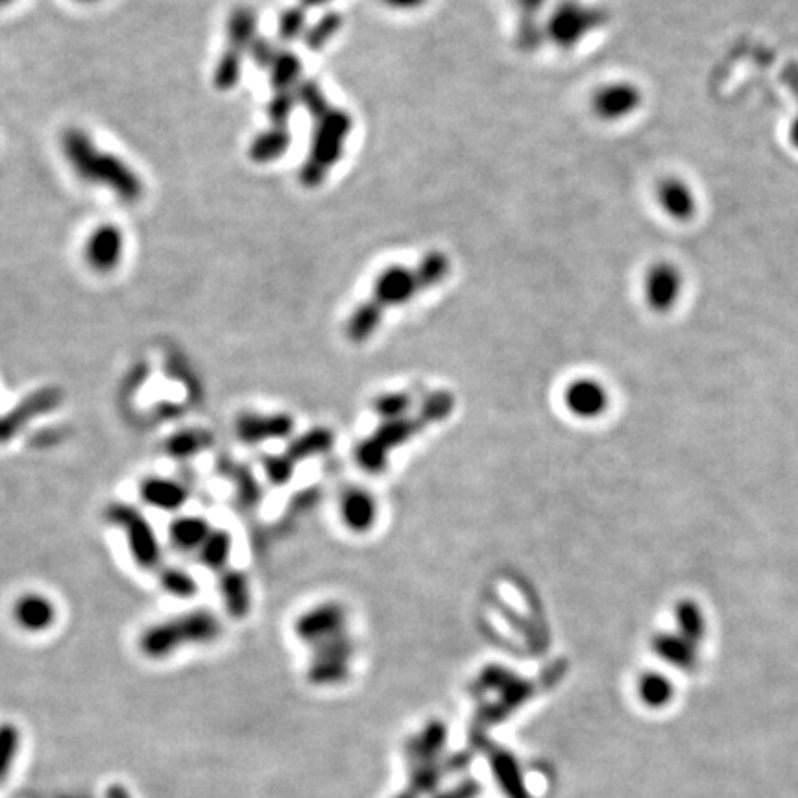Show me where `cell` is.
<instances>
[{
	"label": "cell",
	"instance_id": "obj_39",
	"mask_svg": "<svg viewBox=\"0 0 798 798\" xmlns=\"http://www.w3.org/2000/svg\"><path fill=\"white\" fill-rule=\"evenodd\" d=\"M549 0H514L520 19H538V13Z\"/></svg>",
	"mask_w": 798,
	"mask_h": 798
},
{
	"label": "cell",
	"instance_id": "obj_32",
	"mask_svg": "<svg viewBox=\"0 0 798 798\" xmlns=\"http://www.w3.org/2000/svg\"><path fill=\"white\" fill-rule=\"evenodd\" d=\"M294 91H296L298 102L315 117V121H320L326 113H329L331 106L327 102L326 95L322 93L320 85L313 82V80H307V82L296 85Z\"/></svg>",
	"mask_w": 798,
	"mask_h": 798
},
{
	"label": "cell",
	"instance_id": "obj_17",
	"mask_svg": "<svg viewBox=\"0 0 798 798\" xmlns=\"http://www.w3.org/2000/svg\"><path fill=\"white\" fill-rule=\"evenodd\" d=\"M446 739H448V726L442 721H429L416 736L409 739L405 747L409 765L438 762L440 754L446 749Z\"/></svg>",
	"mask_w": 798,
	"mask_h": 798
},
{
	"label": "cell",
	"instance_id": "obj_44",
	"mask_svg": "<svg viewBox=\"0 0 798 798\" xmlns=\"http://www.w3.org/2000/svg\"><path fill=\"white\" fill-rule=\"evenodd\" d=\"M303 6H309V8H315V6H324L327 2H331V0H302Z\"/></svg>",
	"mask_w": 798,
	"mask_h": 798
},
{
	"label": "cell",
	"instance_id": "obj_14",
	"mask_svg": "<svg viewBox=\"0 0 798 798\" xmlns=\"http://www.w3.org/2000/svg\"><path fill=\"white\" fill-rule=\"evenodd\" d=\"M564 403L573 416L581 420H595L608 409V392L599 381L581 377L569 383L564 392Z\"/></svg>",
	"mask_w": 798,
	"mask_h": 798
},
{
	"label": "cell",
	"instance_id": "obj_5",
	"mask_svg": "<svg viewBox=\"0 0 798 798\" xmlns=\"http://www.w3.org/2000/svg\"><path fill=\"white\" fill-rule=\"evenodd\" d=\"M351 126L350 115L342 109L331 108L320 121H316L311 152L300 170V180L305 187H318L324 183L327 172L342 156Z\"/></svg>",
	"mask_w": 798,
	"mask_h": 798
},
{
	"label": "cell",
	"instance_id": "obj_37",
	"mask_svg": "<svg viewBox=\"0 0 798 798\" xmlns=\"http://www.w3.org/2000/svg\"><path fill=\"white\" fill-rule=\"evenodd\" d=\"M250 52H252V58H254L255 63L259 67L266 69V67H272V63L278 58L279 50L263 37H255V41L250 47Z\"/></svg>",
	"mask_w": 798,
	"mask_h": 798
},
{
	"label": "cell",
	"instance_id": "obj_28",
	"mask_svg": "<svg viewBox=\"0 0 798 798\" xmlns=\"http://www.w3.org/2000/svg\"><path fill=\"white\" fill-rule=\"evenodd\" d=\"M342 25H344V19L340 13L329 12L324 17H320L315 25L305 32L307 49L315 50V52L324 49L327 43L339 34Z\"/></svg>",
	"mask_w": 798,
	"mask_h": 798
},
{
	"label": "cell",
	"instance_id": "obj_36",
	"mask_svg": "<svg viewBox=\"0 0 798 798\" xmlns=\"http://www.w3.org/2000/svg\"><path fill=\"white\" fill-rule=\"evenodd\" d=\"M307 17L302 8H289L279 15L278 34L283 41H292L296 37L305 36Z\"/></svg>",
	"mask_w": 798,
	"mask_h": 798
},
{
	"label": "cell",
	"instance_id": "obj_35",
	"mask_svg": "<svg viewBox=\"0 0 798 798\" xmlns=\"http://www.w3.org/2000/svg\"><path fill=\"white\" fill-rule=\"evenodd\" d=\"M296 91H278L268 104V117L274 122V126H287V121L291 117L292 109L296 106Z\"/></svg>",
	"mask_w": 798,
	"mask_h": 798
},
{
	"label": "cell",
	"instance_id": "obj_34",
	"mask_svg": "<svg viewBox=\"0 0 798 798\" xmlns=\"http://www.w3.org/2000/svg\"><path fill=\"white\" fill-rule=\"evenodd\" d=\"M514 41L521 52H527V54L536 52L544 45V41H547L545 26L540 25L538 19H520Z\"/></svg>",
	"mask_w": 798,
	"mask_h": 798
},
{
	"label": "cell",
	"instance_id": "obj_16",
	"mask_svg": "<svg viewBox=\"0 0 798 798\" xmlns=\"http://www.w3.org/2000/svg\"><path fill=\"white\" fill-rule=\"evenodd\" d=\"M656 200L665 215L677 222H690L697 215V196L690 183L677 176H667L656 185Z\"/></svg>",
	"mask_w": 798,
	"mask_h": 798
},
{
	"label": "cell",
	"instance_id": "obj_30",
	"mask_svg": "<svg viewBox=\"0 0 798 798\" xmlns=\"http://www.w3.org/2000/svg\"><path fill=\"white\" fill-rule=\"evenodd\" d=\"M159 584L165 592L180 597V599H189L196 595L198 584L194 581L193 575H189L187 571L180 568H165L159 573Z\"/></svg>",
	"mask_w": 798,
	"mask_h": 798
},
{
	"label": "cell",
	"instance_id": "obj_13",
	"mask_svg": "<svg viewBox=\"0 0 798 798\" xmlns=\"http://www.w3.org/2000/svg\"><path fill=\"white\" fill-rule=\"evenodd\" d=\"M122 250H124L122 231L113 224H102L85 242V261L98 274H109L121 263Z\"/></svg>",
	"mask_w": 798,
	"mask_h": 798
},
{
	"label": "cell",
	"instance_id": "obj_29",
	"mask_svg": "<svg viewBox=\"0 0 798 798\" xmlns=\"http://www.w3.org/2000/svg\"><path fill=\"white\" fill-rule=\"evenodd\" d=\"M21 745V732L12 723L0 725V784L8 778Z\"/></svg>",
	"mask_w": 798,
	"mask_h": 798
},
{
	"label": "cell",
	"instance_id": "obj_33",
	"mask_svg": "<svg viewBox=\"0 0 798 798\" xmlns=\"http://www.w3.org/2000/svg\"><path fill=\"white\" fill-rule=\"evenodd\" d=\"M207 444H209V435L204 431H183L170 438L167 451L172 457L183 459L198 453L200 449L206 448Z\"/></svg>",
	"mask_w": 798,
	"mask_h": 798
},
{
	"label": "cell",
	"instance_id": "obj_8",
	"mask_svg": "<svg viewBox=\"0 0 798 798\" xmlns=\"http://www.w3.org/2000/svg\"><path fill=\"white\" fill-rule=\"evenodd\" d=\"M473 745L486 756L497 787L505 798H532L520 762L510 750L497 745L484 732H473Z\"/></svg>",
	"mask_w": 798,
	"mask_h": 798
},
{
	"label": "cell",
	"instance_id": "obj_43",
	"mask_svg": "<svg viewBox=\"0 0 798 798\" xmlns=\"http://www.w3.org/2000/svg\"><path fill=\"white\" fill-rule=\"evenodd\" d=\"M396 798H422L416 791H412L411 787H407L405 791H401Z\"/></svg>",
	"mask_w": 798,
	"mask_h": 798
},
{
	"label": "cell",
	"instance_id": "obj_9",
	"mask_svg": "<svg viewBox=\"0 0 798 798\" xmlns=\"http://www.w3.org/2000/svg\"><path fill=\"white\" fill-rule=\"evenodd\" d=\"M684 289L682 270L671 261H656L643 278V298L654 313H669Z\"/></svg>",
	"mask_w": 798,
	"mask_h": 798
},
{
	"label": "cell",
	"instance_id": "obj_46",
	"mask_svg": "<svg viewBox=\"0 0 798 798\" xmlns=\"http://www.w3.org/2000/svg\"><path fill=\"white\" fill-rule=\"evenodd\" d=\"M78 2H97V0H78Z\"/></svg>",
	"mask_w": 798,
	"mask_h": 798
},
{
	"label": "cell",
	"instance_id": "obj_15",
	"mask_svg": "<svg viewBox=\"0 0 798 798\" xmlns=\"http://www.w3.org/2000/svg\"><path fill=\"white\" fill-rule=\"evenodd\" d=\"M12 612L15 625L34 634L49 630L58 617L54 601L47 595L37 592L23 593L21 597H17Z\"/></svg>",
	"mask_w": 798,
	"mask_h": 798
},
{
	"label": "cell",
	"instance_id": "obj_41",
	"mask_svg": "<svg viewBox=\"0 0 798 798\" xmlns=\"http://www.w3.org/2000/svg\"><path fill=\"white\" fill-rule=\"evenodd\" d=\"M106 798H132V797H130V793H128V789H126V787L121 786V784H113V786L108 787V791H106Z\"/></svg>",
	"mask_w": 798,
	"mask_h": 798
},
{
	"label": "cell",
	"instance_id": "obj_2",
	"mask_svg": "<svg viewBox=\"0 0 798 798\" xmlns=\"http://www.w3.org/2000/svg\"><path fill=\"white\" fill-rule=\"evenodd\" d=\"M451 263L444 252L433 250L422 257V261L414 268L392 265L385 268L374 285V298L368 300L366 305L374 311L375 315H385L388 307L405 305L416 298V294L433 289L448 278Z\"/></svg>",
	"mask_w": 798,
	"mask_h": 798
},
{
	"label": "cell",
	"instance_id": "obj_42",
	"mask_svg": "<svg viewBox=\"0 0 798 798\" xmlns=\"http://www.w3.org/2000/svg\"><path fill=\"white\" fill-rule=\"evenodd\" d=\"M787 137H789V143H791V146H793L795 150H798V113L795 115V119L791 121V124H789Z\"/></svg>",
	"mask_w": 798,
	"mask_h": 798
},
{
	"label": "cell",
	"instance_id": "obj_11",
	"mask_svg": "<svg viewBox=\"0 0 798 798\" xmlns=\"http://www.w3.org/2000/svg\"><path fill=\"white\" fill-rule=\"evenodd\" d=\"M640 87L630 82H614L599 87L592 98L593 113L603 121H623L641 106Z\"/></svg>",
	"mask_w": 798,
	"mask_h": 798
},
{
	"label": "cell",
	"instance_id": "obj_12",
	"mask_svg": "<svg viewBox=\"0 0 798 798\" xmlns=\"http://www.w3.org/2000/svg\"><path fill=\"white\" fill-rule=\"evenodd\" d=\"M292 433V418L287 414H263L244 412L235 422V435L248 446H259L261 442L287 438Z\"/></svg>",
	"mask_w": 798,
	"mask_h": 798
},
{
	"label": "cell",
	"instance_id": "obj_6",
	"mask_svg": "<svg viewBox=\"0 0 798 798\" xmlns=\"http://www.w3.org/2000/svg\"><path fill=\"white\" fill-rule=\"evenodd\" d=\"M608 23V12L581 0H560L545 23V37L562 50L573 49L584 37Z\"/></svg>",
	"mask_w": 798,
	"mask_h": 798
},
{
	"label": "cell",
	"instance_id": "obj_20",
	"mask_svg": "<svg viewBox=\"0 0 798 798\" xmlns=\"http://www.w3.org/2000/svg\"><path fill=\"white\" fill-rule=\"evenodd\" d=\"M340 514H342V521L350 527L351 531L366 532L368 529H372L375 518H377V505H375L374 496L361 488L348 490L342 496Z\"/></svg>",
	"mask_w": 798,
	"mask_h": 798
},
{
	"label": "cell",
	"instance_id": "obj_24",
	"mask_svg": "<svg viewBox=\"0 0 798 798\" xmlns=\"http://www.w3.org/2000/svg\"><path fill=\"white\" fill-rule=\"evenodd\" d=\"M638 695H640V701L645 706L658 710V708H664L669 702L673 701L675 688H673L669 678L656 673V671H649V673H645V675L640 677Z\"/></svg>",
	"mask_w": 798,
	"mask_h": 798
},
{
	"label": "cell",
	"instance_id": "obj_45",
	"mask_svg": "<svg viewBox=\"0 0 798 798\" xmlns=\"http://www.w3.org/2000/svg\"><path fill=\"white\" fill-rule=\"evenodd\" d=\"M13 0H0V6H8V4H12Z\"/></svg>",
	"mask_w": 798,
	"mask_h": 798
},
{
	"label": "cell",
	"instance_id": "obj_40",
	"mask_svg": "<svg viewBox=\"0 0 798 798\" xmlns=\"http://www.w3.org/2000/svg\"><path fill=\"white\" fill-rule=\"evenodd\" d=\"M381 2L387 4L388 8H392V10L411 12V10L422 8L427 0H381Z\"/></svg>",
	"mask_w": 798,
	"mask_h": 798
},
{
	"label": "cell",
	"instance_id": "obj_38",
	"mask_svg": "<svg viewBox=\"0 0 798 798\" xmlns=\"http://www.w3.org/2000/svg\"><path fill=\"white\" fill-rule=\"evenodd\" d=\"M481 795V784L477 780H464L436 798H477Z\"/></svg>",
	"mask_w": 798,
	"mask_h": 798
},
{
	"label": "cell",
	"instance_id": "obj_18",
	"mask_svg": "<svg viewBox=\"0 0 798 798\" xmlns=\"http://www.w3.org/2000/svg\"><path fill=\"white\" fill-rule=\"evenodd\" d=\"M218 588L230 616H248L252 606V588L241 569H224L218 577Z\"/></svg>",
	"mask_w": 798,
	"mask_h": 798
},
{
	"label": "cell",
	"instance_id": "obj_1",
	"mask_svg": "<svg viewBox=\"0 0 798 798\" xmlns=\"http://www.w3.org/2000/svg\"><path fill=\"white\" fill-rule=\"evenodd\" d=\"M61 150L84 182L108 187L126 204L141 200L145 187L137 172L130 169L121 158L109 152H100L84 130L69 128L63 133Z\"/></svg>",
	"mask_w": 798,
	"mask_h": 798
},
{
	"label": "cell",
	"instance_id": "obj_7",
	"mask_svg": "<svg viewBox=\"0 0 798 798\" xmlns=\"http://www.w3.org/2000/svg\"><path fill=\"white\" fill-rule=\"evenodd\" d=\"M106 520L121 529L128 549L132 553L133 562L143 569H156L161 566V547L158 536L152 529L150 521L141 514V510L126 505L113 503L106 508Z\"/></svg>",
	"mask_w": 798,
	"mask_h": 798
},
{
	"label": "cell",
	"instance_id": "obj_26",
	"mask_svg": "<svg viewBox=\"0 0 798 798\" xmlns=\"http://www.w3.org/2000/svg\"><path fill=\"white\" fill-rule=\"evenodd\" d=\"M272 85L276 91L296 89V82L302 74V61L289 50H279L278 58L272 63Z\"/></svg>",
	"mask_w": 798,
	"mask_h": 798
},
{
	"label": "cell",
	"instance_id": "obj_21",
	"mask_svg": "<svg viewBox=\"0 0 798 798\" xmlns=\"http://www.w3.org/2000/svg\"><path fill=\"white\" fill-rule=\"evenodd\" d=\"M213 527L200 516H180L169 525V540L182 553H198Z\"/></svg>",
	"mask_w": 798,
	"mask_h": 798
},
{
	"label": "cell",
	"instance_id": "obj_25",
	"mask_svg": "<svg viewBox=\"0 0 798 798\" xmlns=\"http://www.w3.org/2000/svg\"><path fill=\"white\" fill-rule=\"evenodd\" d=\"M255 30H257V17L254 10L241 6L233 10L228 23V39L230 47L235 50H246L252 47L255 41Z\"/></svg>",
	"mask_w": 798,
	"mask_h": 798
},
{
	"label": "cell",
	"instance_id": "obj_23",
	"mask_svg": "<svg viewBox=\"0 0 798 798\" xmlns=\"http://www.w3.org/2000/svg\"><path fill=\"white\" fill-rule=\"evenodd\" d=\"M231 553H233V538L230 532L213 529L196 555L207 569L222 573L224 569H228Z\"/></svg>",
	"mask_w": 798,
	"mask_h": 798
},
{
	"label": "cell",
	"instance_id": "obj_4",
	"mask_svg": "<svg viewBox=\"0 0 798 798\" xmlns=\"http://www.w3.org/2000/svg\"><path fill=\"white\" fill-rule=\"evenodd\" d=\"M477 686L483 691H494L497 699L481 706V710L475 715L473 732H486V728L507 721L523 704L531 701L540 688L536 680L516 677L512 671L497 665L484 669L483 675L477 680Z\"/></svg>",
	"mask_w": 798,
	"mask_h": 798
},
{
	"label": "cell",
	"instance_id": "obj_27",
	"mask_svg": "<svg viewBox=\"0 0 798 798\" xmlns=\"http://www.w3.org/2000/svg\"><path fill=\"white\" fill-rule=\"evenodd\" d=\"M446 765L440 762L416 763L409 765V786L412 791H416L420 797L433 793L442 776L446 774Z\"/></svg>",
	"mask_w": 798,
	"mask_h": 798
},
{
	"label": "cell",
	"instance_id": "obj_31",
	"mask_svg": "<svg viewBox=\"0 0 798 798\" xmlns=\"http://www.w3.org/2000/svg\"><path fill=\"white\" fill-rule=\"evenodd\" d=\"M242 52L241 50L228 49L218 61L215 69V85L220 91H230L241 80Z\"/></svg>",
	"mask_w": 798,
	"mask_h": 798
},
{
	"label": "cell",
	"instance_id": "obj_3",
	"mask_svg": "<svg viewBox=\"0 0 798 798\" xmlns=\"http://www.w3.org/2000/svg\"><path fill=\"white\" fill-rule=\"evenodd\" d=\"M222 636V623L209 610H193L143 630L139 651L150 660H163L187 645H209Z\"/></svg>",
	"mask_w": 798,
	"mask_h": 798
},
{
	"label": "cell",
	"instance_id": "obj_10",
	"mask_svg": "<svg viewBox=\"0 0 798 798\" xmlns=\"http://www.w3.org/2000/svg\"><path fill=\"white\" fill-rule=\"evenodd\" d=\"M294 630L300 640L315 647L346 632V612L337 603L316 605L298 617Z\"/></svg>",
	"mask_w": 798,
	"mask_h": 798
},
{
	"label": "cell",
	"instance_id": "obj_19",
	"mask_svg": "<svg viewBox=\"0 0 798 798\" xmlns=\"http://www.w3.org/2000/svg\"><path fill=\"white\" fill-rule=\"evenodd\" d=\"M139 496L148 507L172 512V510H178L185 505L187 490H185V486L172 481V479L146 477L139 486Z\"/></svg>",
	"mask_w": 798,
	"mask_h": 798
},
{
	"label": "cell",
	"instance_id": "obj_22",
	"mask_svg": "<svg viewBox=\"0 0 798 798\" xmlns=\"http://www.w3.org/2000/svg\"><path fill=\"white\" fill-rule=\"evenodd\" d=\"M291 146V133L287 126H272L270 130L259 133L250 145V158L255 163H272L281 158Z\"/></svg>",
	"mask_w": 798,
	"mask_h": 798
}]
</instances>
